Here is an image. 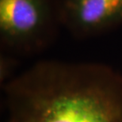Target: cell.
<instances>
[{
	"instance_id": "6da1fadb",
	"label": "cell",
	"mask_w": 122,
	"mask_h": 122,
	"mask_svg": "<svg viewBox=\"0 0 122 122\" xmlns=\"http://www.w3.org/2000/svg\"><path fill=\"white\" fill-rule=\"evenodd\" d=\"M3 93L6 122H122V75L102 63L41 61Z\"/></svg>"
},
{
	"instance_id": "7a4b0ae2",
	"label": "cell",
	"mask_w": 122,
	"mask_h": 122,
	"mask_svg": "<svg viewBox=\"0 0 122 122\" xmlns=\"http://www.w3.org/2000/svg\"><path fill=\"white\" fill-rule=\"evenodd\" d=\"M50 0H0V36L5 48L19 53L41 49L52 22Z\"/></svg>"
},
{
	"instance_id": "3957f363",
	"label": "cell",
	"mask_w": 122,
	"mask_h": 122,
	"mask_svg": "<svg viewBox=\"0 0 122 122\" xmlns=\"http://www.w3.org/2000/svg\"><path fill=\"white\" fill-rule=\"evenodd\" d=\"M62 12L68 27L80 36L122 24V0H64Z\"/></svg>"
}]
</instances>
